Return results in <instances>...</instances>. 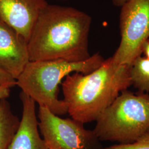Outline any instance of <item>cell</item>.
I'll list each match as a JSON object with an SVG mask.
<instances>
[{"instance_id": "obj_1", "label": "cell", "mask_w": 149, "mask_h": 149, "mask_svg": "<svg viewBox=\"0 0 149 149\" xmlns=\"http://www.w3.org/2000/svg\"><path fill=\"white\" fill-rule=\"evenodd\" d=\"M91 23V17L82 11L48 4L38 17L28 42L30 61L88 59Z\"/></svg>"}, {"instance_id": "obj_2", "label": "cell", "mask_w": 149, "mask_h": 149, "mask_svg": "<svg viewBox=\"0 0 149 149\" xmlns=\"http://www.w3.org/2000/svg\"><path fill=\"white\" fill-rule=\"evenodd\" d=\"M129 68L114 64L111 57L90 74L68 75L62 83V90L71 118L83 124L96 121L132 85Z\"/></svg>"}, {"instance_id": "obj_3", "label": "cell", "mask_w": 149, "mask_h": 149, "mask_svg": "<svg viewBox=\"0 0 149 149\" xmlns=\"http://www.w3.org/2000/svg\"><path fill=\"white\" fill-rule=\"evenodd\" d=\"M104 59L99 53L79 62L57 59L29 61L16 80V85L39 106L45 107L54 114L68 113L66 103L58 98L59 85L68 75L78 72L88 74L98 69Z\"/></svg>"}, {"instance_id": "obj_4", "label": "cell", "mask_w": 149, "mask_h": 149, "mask_svg": "<svg viewBox=\"0 0 149 149\" xmlns=\"http://www.w3.org/2000/svg\"><path fill=\"white\" fill-rule=\"evenodd\" d=\"M93 130L101 141L135 142L149 130V94L124 91L97 119Z\"/></svg>"}, {"instance_id": "obj_5", "label": "cell", "mask_w": 149, "mask_h": 149, "mask_svg": "<svg viewBox=\"0 0 149 149\" xmlns=\"http://www.w3.org/2000/svg\"><path fill=\"white\" fill-rule=\"evenodd\" d=\"M121 8V40L111 58L114 64L130 67L149 40V0H128Z\"/></svg>"}, {"instance_id": "obj_6", "label": "cell", "mask_w": 149, "mask_h": 149, "mask_svg": "<svg viewBox=\"0 0 149 149\" xmlns=\"http://www.w3.org/2000/svg\"><path fill=\"white\" fill-rule=\"evenodd\" d=\"M38 127L48 149H103L93 130L71 118H62L39 106Z\"/></svg>"}, {"instance_id": "obj_7", "label": "cell", "mask_w": 149, "mask_h": 149, "mask_svg": "<svg viewBox=\"0 0 149 149\" xmlns=\"http://www.w3.org/2000/svg\"><path fill=\"white\" fill-rule=\"evenodd\" d=\"M29 61L27 40L0 19V69L16 80Z\"/></svg>"}, {"instance_id": "obj_8", "label": "cell", "mask_w": 149, "mask_h": 149, "mask_svg": "<svg viewBox=\"0 0 149 149\" xmlns=\"http://www.w3.org/2000/svg\"><path fill=\"white\" fill-rule=\"evenodd\" d=\"M47 0H0V19L13 28L27 42Z\"/></svg>"}, {"instance_id": "obj_9", "label": "cell", "mask_w": 149, "mask_h": 149, "mask_svg": "<svg viewBox=\"0 0 149 149\" xmlns=\"http://www.w3.org/2000/svg\"><path fill=\"white\" fill-rule=\"evenodd\" d=\"M19 98L23 106L22 116L8 149H48L39 132L36 102L22 91Z\"/></svg>"}, {"instance_id": "obj_10", "label": "cell", "mask_w": 149, "mask_h": 149, "mask_svg": "<svg viewBox=\"0 0 149 149\" xmlns=\"http://www.w3.org/2000/svg\"><path fill=\"white\" fill-rule=\"evenodd\" d=\"M19 123L9 102L7 99L0 100V149H8Z\"/></svg>"}, {"instance_id": "obj_11", "label": "cell", "mask_w": 149, "mask_h": 149, "mask_svg": "<svg viewBox=\"0 0 149 149\" xmlns=\"http://www.w3.org/2000/svg\"><path fill=\"white\" fill-rule=\"evenodd\" d=\"M129 75L132 85L139 92L149 94V60L138 57L130 66Z\"/></svg>"}, {"instance_id": "obj_12", "label": "cell", "mask_w": 149, "mask_h": 149, "mask_svg": "<svg viewBox=\"0 0 149 149\" xmlns=\"http://www.w3.org/2000/svg\"><path fill=\"white\" fill-rule=\"evenodd\" d=\"M103 149H149V130L133 143L116 144Z\"/></svg>"}, {"instance_id": "obj_13", "label": "cell", "mask_w": 149, "mask_h": 149, "mask_svg": "<svg viewBox=\"0 0 149 149\" xmlns=\"http://www.w3.org/2000/svg\"><path fill=\"white\" fill-rule=\"evenodd\" d=\"M5 84L14 87L16 85V80L10 74L0 69V85Z\"/></svg>"}, {"instance_id": "obj_14", "label": "cell", "mask_w": 149, "mask_h": 149, "mask_svg": "<svg viewBox=\"0 0 149 149\" xmlns=\"http://www.w3.org/2000/svg\"><path fill=\"white\" fill-rule=\"evenodd\" d=\"M13 87L9 85H0V100L7 99L10 95L11 88Z\"/></svg>"}, {"instance_id": "obj_15", "label": "cell", "mask_w": 149, "mask_h": 149, "mask_svg": "<svg viewBox=\"0 0 149 149\" xmlns=\"http://www.w3.org/2000/svg\"><path fill=\"white\" fill-rule=\"evenodd\" d=\"M142 53H144L145 57L149 60V40L146 41L143 46Z\"/></svg>"}, {"instance_id": "obj_16", "label": "cell", "mask_w": 149, "mask_h": 149, "mask_svg": "<svg viewBox=\"0 0 149 149\" xmlns=\"http://www.w3.org/2000/svg\"><path fill=\"white\" fill-rule=\"evenodd\" d=\"M128 0H113V3L114 6L122 7Z\"/></svg>"}, {"instance_id": "obj_17", "label": "cell", "mask_w": 149, "mask_h": 149, "mask_svg": "<svg viewBox=\"0 0 149 149\" xmlns=\"http://www.w3.org/2000/svg\"><path fill=\"white\" fill-rule=\"evenodd\" d=\"M56 1H66L68 0H56Z\"/></svg>"}]
</instances>
